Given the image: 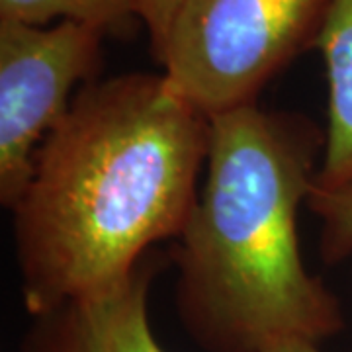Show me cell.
<instances>
[{
  "mask_svg": "<svg viewBox=\"0 0 352 352\" xmlns=\"http://www.w3.org/2000/svg\"><path fill=\"white\" fill-rule=\"evenodd\" d=\"M210 126L164 73L78 88L8 210L28 314L126 282L157 243L180 235L200 194Z\"/></svg>",
  "mask_w": 352,
  "mask_h": 352,
  "instance_id": "6da1fadb",
  "label": "cell"
},
{
  "mask_svg": "<svg viewBox=\"0 0 352 352\" xmlns=\"http://www.w3.org/2000/svg\"><path fill=\"white\" fill-rule=\"evenodd\" d=\"M200 194L176 237V315L204 352L321 342L344 327L339 298L305 266L298 214L325 131L258 102L210 116Z\"/></svg>",
  "mask_w": 352,
  "mask_h": 352,
  "instance_id": "7a4b0ae2",
  "label": "cell"
},
{
  "mask_svg": "<svg viewBox=\"0 0 352 352\" xmlns=\"http://www.w3.org/2000/svg\"><path fill=\"white\" fill-rule=\"evenodd\" d=\"M333 0H186L155 53L173 87L208 116L261 90L317 47Z\"/></svg>",
  "mask_w": 352,
  "mask_h": 352,
  "instance_id": "3957f363",
  "label": "cell"
},
{
  "mask_svg": "<svg viewBox=\"0 0 352 352\" xmlns=\"http://www.w3.org/2000/svg\"><path fill=\"white\" fill-rule=\"evenodd\" d=\"M106 34L92 25L0 20V204L10 210L39 145L96 78Z\"/></svg>",
  "mask_w": 352,
  "mask_h": 352,
  "instance_id": "277c9868",
  "label": "cell"
},
{
  "mask_svg": "<svg viewBox=\"0 0 352 352\" xmlns=\"http://www.w3.org/2000/svg\"><path fill=\"white\" fill-rule=\"evenodd\" d=\"M157 270L149 252L126 282L30 315L16 352H168L149 314Z\"/></svg>",
  "mask_w": 352,
  "mask_h": 352,
  "instance_id": "5b68a950",
  "label": "cell"
},
{
  "mask_svg": "<svg viewBox=\"0 0 352 352\" xmlns=\"http://www.w3.org/2000/svg\"><path fill=\"white\" fill-rule=\"evenodd\" d=\"M317 50L327 71L329 110L315 182L327 184L352 175V0H333Z\"/></svg>",
  "mask_w": 352,
  "mask_h": 352,
  "instance_id": "8992f818",
  "label": "cell"
},
{
  "mask_svg": "<svg viewBox=\"0 0 352 352\" xmlns=\"http://www.w3.org/2000/svg\"><path fill=\"white\" fill-rule=\"evenodd\" d=\"M0 20L50 25L76 22L104 34H122L141 22L139 0H0Z\"/></svg>",
  "mask_w": 352,
  "mask_h": 352,
  "instance_id": "52a82bcc",
  "label": "cell"
},
{
  "mask_svg": "<svg viewBox=\"0 0 352 352\" xmlns=\"http://www.w3.org/2000/svg\"><path fill=\"white\" fill-rule=\"evenodd\" d=\"M305 208L319 221V252L327 264L352 254V175L337 182H314Z\"/></svg>",
  "mask_w": 352,
  "mask_h": 352,
  "instance_id": "ba28073f",
  "label": "cell"
},
{
  "mask_svg": "<svg viewBox=\"0 0 352 352\" xmlns=\"http://www.w3.org/2000/svg\"><path fill=\"white\" fill-rule=\"evenodd\" d=\"M186 0H139V16L151 39L153 55L161 50L178 10Z\"/></svg>",
  "mask_w": 352,
  "mask_h": 352,
  "instance_id": "9c48e42d",
  "label": "cell"
},
{
  "mask_svg": "<svg viewBox=\"0 0 352 352\" xmlns=\"http://www.w3.org/2000/svg\"><path fill=\"white\" fill-rule=\"evenodd\" d=\"M252 352H321V349H319V342H314V340L284 339L270 342Z\"/></svg>",
  "mask_w": 352,
  "mask_h": 352,
  "instance_id": "30bf717a",
  "label": "cell"
}]
</instances>
